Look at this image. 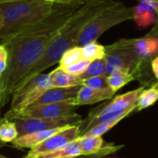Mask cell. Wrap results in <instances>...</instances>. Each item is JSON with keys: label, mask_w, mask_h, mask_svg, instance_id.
Segmentation results:
<instances>
[{"label": "cell", "mask_w": 158, "mask_h": 158, "mask_svg": "<svg viewBox=\"0 0 158 158\" xmlns=\"http://www.w3.org/2000/svg\"><path fill=\"white\" fill-rule=\"evenodd\" d=\"M86 1L69 0L55 3L48 15L4 44L7 51V66L1 75L3 104L39 61L64 24Z\"/></svg>", "instance_id": "1"}, {"label": "cell", "mask_w": 158, "mask_h": 158, "mask_svg": "<svg viewBox=\"0 0 158 158\" xmlns=\"http://www.w3.org/2000/svg\"><path fill=\"white\" fill-rule=\"evenodd\" d=\"M111 1L112 0H87L86 3L64 24L56 37L46 48L42 57L25 76L19 86L34 76L41 74L46 69L58 63L62 55L67 50L76 46V43L83 26Z\"/></svg>", "instance_id": "2"}, {"label": "cell", "mask_w": 158, "mask_h": 158, "mask_svg": "<svg viewBox=\"0 0 158 158\" xmlns=\"http://www.w3.org/2000/svg\"><path fill=\"white\" fill-rule=\"evenodd\" d=\"M55 3L44 0H6L0 3V44L44 19Z\"/></svg>", "instance_id": "3"}, {"label": "cell", "mask_w": 158, "mask_h": 158, "mask_svg": "<svg viewBox=\"0 0 158 158\" xmlns=\"http://www.w3.org/2000/svg\"><path fill=\"white\" fill-rule=\"evenodd\" d=\"M132 8L133 6H128L122 2L112 0L83 26L76 46L82 47L89 43L95 42L107 30L132 19Z\"/></svg>", "instance_id": "4"}, {"label": "cell", "mask_w": 158, "mask_h": 158, "mask_svg": "<svg viewBox=\"0 0 158 158\" xmlns=\"http://www.w3.org/2000/svg\"><path fill=\"white\" fill-rule=\"evenodd\" d=\"M106 73L109 76L116 72H128L135 79L143 75L147 63L143 62L132 48L130 39L121 38L110 45L105 46Z\"/></svg>", "instance_id": "5"}, {"label": "cell", "mask_w": 158, "mask_h": 158, "mask_svg": "<svg viewBox=\"0 0 158 158\" xmlns=\"http://www.w3.org/2000/svg\"><path fill=\"white\" fill-rule=\"evenodd\" d=\"M74 99L64 102L43 105L37 106H28L21 110L11 111L9 110L4 117L7 120L14 118H44V119H56L61 118L72 117L77 115L75 112L76 106Z\"/></svg>", "instance_id": "6"}, {"label": "cell", "mask_w": 158, "mask_h": 158, "mask_svg": "<svg viewBox=\"0 0 158 158\" xmlns=\"http://www.w3.org/2000/svg\"><path fill=\"white\" fill-rule=\"evenodd\" d=\"M53 88L48 74H38L19 86L12 94L11 111H18L31 106L46 90Z\"/></svg>", "instance_id": "7"}, {"label": "cell", "mask_w": 158, "mask_h": 158, "mask_svg": "<svg viewBox=\"0 0 158 158\" xmlns=\"http://www.w3.org/2000/svg\"><path fill=\"white\" fill-rule=\"evenodd\" d=\"M11 121H13L16 124L19 136H22L28 133L45 131V130L81 125V123L82 122V119L81 116L75 115L72 117L61 118H56V119L14 118V119H11Z\"/></svg>", "instance_id": "8"}, {"label": "cell", "mask_w": 158, "mask_h": 158, "mask_svg": "<svg viewBox=\"0 0 158 158\" xmlns=\"http://www.w3.org/2000/svg\"><path fill=\"white\" fill-rule=\"evenodd\" d=\"M80 137V125L68 126L63 128L58 132L50 136L38 145L32 147L28 154L22 158H30L42 154H46L56 149H59L69 143Z\"/></svg>", "instance_id": "9"}, {"label": "cell", "mask_w": 158, "mask_h": 158, "mask_svg": "<svg viewBox=\"0 0 158 158\" xmlns=\"http://www.w3.org/2000/svg\"><path fill=\"white\" fill-rule=\"evenodd\" d=\"M144 88H145V86H141L135 90H132L131 92H128L123 94L116 96L112 100L106 102V104L103 105L101 107L95 108L93 112L91 111L88 118H93L95 116H99V115L110 113V112L123 111V110H126V109L135 106L139 94Z\"/></svg>", "instance_id": "10"}, {"label": "cell", "mask_w": 158, "mask_h": 158, "mask_svg": "<svg viewBox=\"0 0 158 158\" xmlns=\"http://www.w3.org/2000/svg\"><path fill=\"white\" fill-rule=\"evenodd\" d=\"M130 43L137 56L145 63H150L151 60L157 56L158 39L156 28L142 38L130 39Z\"/></svg>", "instance_id": "11"}, {"label": "cell", "mask_w": 158, "mask_h": 158, "mask_svg": "<svg viewBox=\"0 0 158 158\" xmlns=\"http://www.w3.org/2000/svg\"><path fill=\"white\" fill-rule=\"evenodd\" d=\"M157 9L158 0H140L132 8V19L141 28L150 26L156 21Z\"/></svg>", "instance_id": "12"}, {"label": "cell", "mask_w": 158, "mask_h": 158, "mask_svg": "<svg viewBox=\"0 0 158 158\" xmlns=\"http://www.w3.org/2000/svg\"><path fill=\"white\" fill-rule=\"evenodd\" d=\"M81 86H72V87H65V88H61V87L50 88L45 92H44L39 96V98L36 99L29 106L49 105V104H55V103L75 99Z\"/></svg>", "instance_id": "13"}, {"label": "cell", "mask_w": 158, "mask_h": 158, "mask_svg": "<svg viewBox=\"0 0 158 158\" xmlns=\"http://www.w3.org/2000/svg\"><path fill=\"white\" fill-rule=\"evenodd\" d=\"M115 94L116 93L110 88L95 90V89H92L90 87L81 85L80 87V90L78 92L76 98L73 101L77 107L81 106L94 105L101 101L111 99Z\"/></svg>", "instance_id": "14"}, {"label": "cell", "mask_w": 158, "mask_h": 158, "mask_svg": "<svg viewBox=\"0 0 158 158\" xmlns=\"http://www.w3.org/2000/svg\"><path fill=\"white\" fill-rule=\"evenodd\" d=\"M65 128V127H63ZM63 128H56V129H51V130H45V131H36V132H31L28 133L22 136H19L15 141L12 142L13 146L18 147V148H30L31 149L32 147L38 145L50 136L54 135L55 133L61 131Z\"/></svg>", "instance_id": "15"}, {"label": "cell", "mask_w": 158, "mask_h": 158, "mask_svg": "<svg viewBox=\"0 0 158 158\" xmlns=\"http://www.w3.org/2000/svg\"><path fill=\"white\" fill-rule=\"evenodd\" d=\"M50 79L54 87H72V86H81L83 84V80L79 76L71 75L66 72L60 68H56L49 73Z\"/></svg>", "instance_id": "16"}, {"label": "cell", "mask_w": 158, "mask_h": 158, "mask_svg": "<svg viewBox=\"0 0 158 158\" xmlns=\"http://www.w3.org/2000/svg\"><path fill=\"white\" fill-rule=\"evenodd\" d=\"M81 155L82 153L80 148L79 141L78 139H76L59 149H56L55 151H52L46 154L37 155L30 158H68L75 157V156H81Z\"/></svg>", "instance_id": "17"}, {"label": "cell", "mask_w": 158, "mask_h": 158, "mask_svg": "<svg viewBox=\"0 0 158 158\" xmlns=\"http://www.w3.org/2000/svg\"><path fill=\"white\" fill-rule=\"evenodd\" d=\"M158 99V84L155 82L147 89H143L138 96L136 102V110L141 111L149 106H152Z\"/></svg>", "instance_id": "18"}, {"label": "cell", "mask_w": 158, "mask_h": 158, "mask_svg": "<svg viewBox=\"0 0 158 158\" xmlns=\"http://www.w3.org/2000/svg\"><path fill=\"white\" fill-rule=\"evenodd\" d=\"M79 144L82 155H91L96 154L103 150L106 144L102 138V136L98 137H79L78 138Z\"/></svg>", "instance_id": "19"}, {"label": "cell", "mask_w": 158, "mask_h": 158, "mask_svg": "<svg viewBox=\"0 0 158 158\" xmlns=\"http://www.w3.org/2000/svg\"><path fill=\"white\" fill-rule=\"evenodd\" d=\"M81 50L82 58L90 60V61L104 58L106 56L105 46L98 44L97 41L92 42L83 45L82 47H81Z\"/></svg>", "instance_id": "20"}, {"label": "cell", "mask_w": 158, "mask_h": 158, "mask_svg": "<svg viewBox=\"0 0 158 158\" xmlns=\"http://www.w3.org/2000/svg\"><path fill=\"white\" fill-rule=\"evenodd\" d=\"M135 78L132 74L128 72H116L107 76V84L110 89L115 93L118 92L120 88L124 87L131 81H134Z\"/></svg>", "instance_id": "21"}, {"label": "cell", "mask_w": 158, "mask_h": 158, "mask_svg": "<svg viewBox=\"0 0 158 158\" xmlns=\"http://www.w3.org/2000/svg\"><path fill=\"white\" fill-rule=\"evenodd\" d=\"M19 137L16 124L6 118L0 121V142L4 143H12Z\"/></svg>", "instance_id": "22"}, {"label": "cell", "mask_w": 158, "mask_h": 158, "mask_svg": "<svg viewBox=\"0 0 158 158\" xmlns=\"http://www.w3.org/2000/svg\"><path fill=\"white\" fill-rule=\"evenodd\" d=\"M100 76H106V63L105 58L96 59L91 62L86 71L80 76L82 80H86L89 78L94 77H100Z\"/></svg>", "instance_id": "23"}, {"label": "cell", "mask_w": 158, "mask_h": 158, "mask_svg": "<svg viewBox=\"0 0 158 158\" xmlns=\"http://www.w3.org/2000/svg\"><path fill=\"white\" fill-rule=\"evenodd\" d=\"M81 59H82L81 47H78V46L71 47L62 55L60 60L58 61V64H59L58 68L64 69Z\"/></svg>", "instance_id": "24"}, {"label": "cell", "mask_w": 158, "mask_h": 158, "mask_svg": "<svg viewBox=\"0 0 158 158\" xmlns=\"http://www.w3.org/2000/svg\"><path fill=\"white\" fill-rule=\"evenodd\" d=\"M119 120H113V121H108V122H103L100 124H97L88 130L86 132H84L81 137H98L102 136L108 131H110L114 126H116Z\"/></svg>", "instance_id": "25"}, {"label": "cell", "mask_w": 158, "mask_h": 158, "mask_svg": "<svg viewBox=\"0 0 158 158\" xmlns=\"http://www.w3.org/2000/svg\"><path fill=\"white\" fill-rule=\"evenodd\" d=\"M91 62L92 61H90V60L82 58V59H81V60H79V61H77V62H75V63H73V64H71V65H69V66H68L62 69H64L66 72H68L71 75L80 77L86 71V69H88Z\"/></svg>", "instance_id": "26"}, {"label": "cell", "mask_w": 158, "mask_h": 158, "mask_svg": "<svg viewBox=\"0 0 158 158\" xmlns=\"http://www.w3.org/2000/svg\"><path fill=\"white\" fill-rule=\"evenodd\" d=\"M121 148H123V145H114L112 143H107L106 146L101 150L100 152L96 153V154H91V155H81L79 156H75V157H68V158H104L111 154L116 153L117 151L120 150Z\"/></svg>", "instance_id": "27"}, {"label": "cell", "mask_w": 158, "mask_h": 158, "mask_svg": "<svg viewBox=\"0 0 158 158\" xmlns=\"http://www.w3.org/2000/svg\"><path fill=\"white\" fill-rule=\"evenodd\" d=\"M82 85L90 87L92 89H95V90L109 88L108 84H107V76L94 77V78H89V79L83 80Z\"/></svg>", "instance_id": "28"}, {"label": "cell", "mask_w": 158, "mask_h": 158, "mask_svg": "<svg viewBox=\"0 0 158 158\" xmlns=\"http://www.w3.org/2000/svg\"><path fill=\"white\" fill-rule=\"evenodd\" d=\"M7 66V51L4 44H0V76L5 72Z\"/></svg>", "instance_id": "29"}, {"label": "cell", "mask_w": 158, "mask_h": 158, "mask_svg": "<svg viewBox=\"0 0 158 158\" xmlns=\"http://www.w3.org/2000/svg\"><path fill=\"white\" fill-rule=\"evenodd\" d=\"M150 65H151V70L155 76V79L156 80L158 78V56L154 57L151 62H150Z\"/></svg>", "instance_id": "30"}, {"label": "cell", "mask_w": 158, "mask_h": 158, "mask_svg": "<svg viewBox=\"0 0 158 158\" xmlns=\"http://www.w3.org/2000/svg\"><path fill=\"white\" fill-rule=\"evenodd\" d=\"M44 1L51 2V3H65V2H68L69 0H44Z\"/></svg>", "instance_id": "31"}, {"label": "cell", "mask_w": 158, "mask_h": 158, "mask_svg": "<svg viewBox=\"0 0 158 158\" xmlns=\"http://www.w3.org/2000/svg\"><path fill=\"white\" fill-rule=\"evenodd\" d=\"M4 145H6V143H4L0 142V148H1V147H3ZM0 158H8V157H6V156H4L3 155H1V154H0Z\"/></svg>", "instance_id": "32"}, {"label": "cell", "mask_w": 158, "mask_h": 158, "mask_svg": "<svg viewBox=\"0 0 158 158\" xmlns=\"http://www.w3.org/2000/svg\"><path fill=\"white\" fill-rule=\"evenodd\" d=\"M0 94H2V81H1V76H0Z\"/></svg>", "instance_id": "33"}, {"label": "cell", "mask_w": 158, "mask_h": 158, "mask_svg": "<svg viewBox=\"0 0 158 158\" xmlns=\"http://www.w3.org/2000/svg\"><path fill=\"white\" fill-rule=\"evenodd\" d=\"M2 105H3V101H2V94H0V108H1V106H2ZM1 121V120H0Z\"/></svg>", "instance_id": "34"}, {"label": "cell", "mask_w": 158, "mask_h": 158, "mask_svg": "<svg viewBox=\"0 0 158 158\" xmlns=\"http://www.w3.org/2000/svg\"><path fill=\"white\" fill-rule=\"evenodd\" d=\"M3 1H6V0H0V3H1V2H3Z\"/></svg>", "instance_id": "35"}, {"label": "cell", "mask_w": 158, "mask_h": 158, "mask_svg": "<svg viewBox=\"0 0 158 158\" xmlns=\"http://www.w3.org/2000/svg\"><path fill=\"white\" fill-rule=\"evenodd\" d=\"M0 24H1V16H0Z\"/></svg>", "instance_id": "36"}, {"label": "cell", "mask_w": 158, "mask_h": 158, "mask_svg": "<svg viewBox=\"0 0 158 158\" xmlns=\"http://www.w3.org/2000/svg\"><path fill=\"white\" fill-rule=\"evenodd\" d=\"M104 158H113V157H107V156H106V157H104Z\"/></svg>", "instance_id": "37"}]
</instances>
